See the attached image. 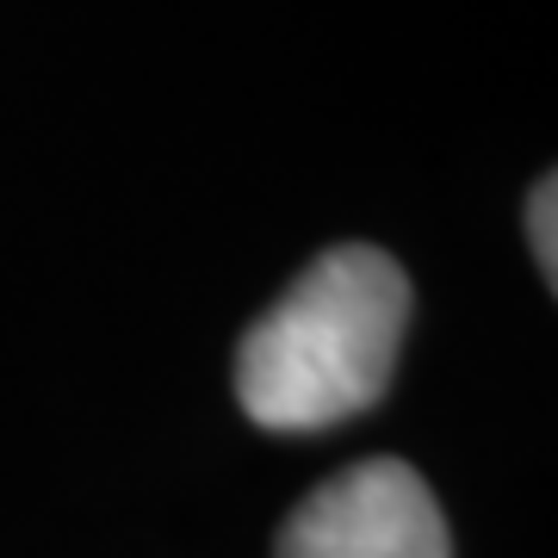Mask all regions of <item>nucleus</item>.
<instances>
[{
    "instance_id": "f257e3e1",
    "label": "nucleus",
    "mask_w": 558,
    "mask_h": 558,
    "mask_svg": "<svg viewBox=\"0 0 558 558\" xmlns=\"http://www.w3.org/2000/svg\"><path fill=\"white\" fill-rule=\"evenodd\" d=\"M410 323V279L385 248L336 242L236 348V398L260 428L311 435L379 403Z\"/></svg>"
},
{
    "instance_id": "f03ea898",
    "label": "nucleus",
    "mask_w": 558,
    "mask_h": 558,
    "mask_svg": "<svg viewBox=\"0 0 558 558\" xmlns=\"http://www.w3.org/2000/svg\"><path fill=\"white\" fill-rule=\"evenodd\" d=\"M274 558H453L435 490L403 459H360L286 515Z\"/></svg>"
},
{
    "instance_id": "7ed1b4c3",
    "label": "nucleus",
    "mask_w": 558,
    "mask_h": 558,
    "mask_svg": "<svg viewBox=\"0 0 558 558\" xmlns=\"http://www.w3.org/2000/svg\"><path fill=\"white\" fill-rule=\"evenodd\" d=\"M553 211H558V186L553 174L534 186V199H527V236H534V260H539V274L553 279L558 274V248H553Z\"/></svg>"
}]
</instances>
